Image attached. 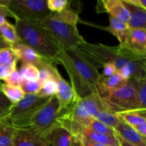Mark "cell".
<instances>
[{
  "label": "cell",
  "instance_id": "40",
  "mask_svg": "<svg viewBox=\"0 0 146 146\" xmlns=\"http://www.w3.org/2000/svg\"><path fill=\"white\" fill-rule=\"evenodd\" d=\"M12 46L13 45H11V44L7 42V41L0 35V49H2V48H11Z\"/></svg>",
  "mask_w": 146,
  "mask_h": 146
},
{
  "label": "cell",
  "instance_id": "36",
  "mask_svg": "<svg viewBox=\"0 0 146 146\" xmlns=\"http://www.w3.org/2000/svg\"><path fill=\"white\" fill-rule=\"evenodd\" d=\"M102 68L103 71L102 74H101L104 77H108L117 72V69L115 66L113 64H110V63L104 64Z\"/></svg>",
  "mask_w": 146,
  "mask_h": 146
},
{
  "label": "cell",
  "instance_id": "4",
  "mask_svg": "<svg viewBox=\"0 0 146 146\" xmlns=\"http://www.w3.org/2000/svg\"><path fill=\"white\" fill-rule=\"evenodd\" d=\"M14 27L20 42L50 62L58 64L57 59L61 48L51 33L39 21L16 18Z\"/></svg>",
  "mask_w": 146,
  "mask_h": 146
},
{
  "label": "cell",
  "instance_id": "18",
  "mask_svg": "<svg viewBox=\"0 0 146 146\" xmlns=\"http://www.w3.org/2000/svg\"><path fill=\"white\" fill-rule=\"evenodd\" d=\"M79 135H83L84 138L89 140V141H92V142L102 144V145H105L107 146L115 145L118 144V141H117L115 135H104V134H101L98 133L94 132V131L86 128H84L81 130ZM78 135H77V136H78Z\"/></svg>",
  "mask_w": 146,
  "mask_h": 146
},
{
  "label": "cell",
  "instance_id": "6",
  "mask_svg": "<svg viewBox=\"0 0 146 146\" xmlns=\"http://www.w3.org/2000/svg\"><path fill=\"white\" fill-rule=\"evenodd\" d=\"M50 97L45 98L35 94H27L10 108L8 118L17 128L29 127L31 118L48 101Z\"/></svg>",
  "mask_w": 146,
  "mask_h": 146
},
{
  "label": "cell",
  "instance_id": "44",
  "mask_svg": "<svg viewBox=\"0 0 146 146\" xmlns=\"http://www.w3.org/2000/svg\"><path fill=\"white\" fill-rule=\"evenodd\" d=\"M1 84L2 83H1V81H0V91H1Z\"/></svg>",
  "mask_w": 146,
  "mask_h": 146
},
{
  "label": "cell",
  "instance_id": "28",
  "mask_svg": "<svg viewBox=\"0 0 146 146\" xmlns=\"http://www.w3.org/2000/svg\"><path fill=\"white\" fill-rule=\"evenodd\" d=\"M56 81L53 78H51V79L47 80L41 84V88H40L39 91L36 93V94L41 97L48 98V97L55 95L56 92Z\"/></svg>",
  "mask_w": 146,
  "mask_h": 146
},
{
  "label": "cell",
  "instance_id": "19",
  "mask_svg": "<svg viewBox=\"0 0 146 146\" xmlns=\"http://www.w3.org/2000/svg\"><path fill=\"white\" fill-rule=\"evenodd\" d=\"M116 115L121 121L131 127L146 124V109L133 110Z\"/></svg>",
  "mask_w": 146,
  "mask_h": 146
},
{
  "label": "cell",
  "instance_id": "38",
  "mask_svg": "<svg viewBox=\"0 0 146 146\" xmlns=\"http://www.w3.org/2000/svg\"><path fill=\"white\" fill-rule=\"evenodd\" d=\"M139 135H141L143 138H146V124H142V125H135L132 127Z\"/></svg>",
  "mask_w": 146,
  "mask_h": 146
},
{
  "label": "cell",
  "instance_id": "31",
  "mask_svg": "<svg viewBox=\"0 0 146 146\" xmlns=\"http://www.w3.org/2000/svg\"><path fill=\"white\" fill-rule=\"evenodd\" d=\"M12 103L7 98L1 91H0V119L7 118Z\"/></svg>",
  "mask_w": 146,
  "mask_h": 146
},
{
  "label": "cell",
  "instance_id": "8",
  "mask_svg": "<svg viewBox=\"0 0 146 146\" xmlns=\"http://www.w3.org/2000/svg\"><path fill=\"white\" fill-rule=\"evenodd\" d=\"M47 0H9L7 7L16 18L41 21L51 11L46 5Z\"/></svg>",
  "mask_w": 146,
  "mask_h": 146
},
{
  "label": "cell",
  "instance_id": "29",
  "mask_svg": "<svg viewBox=\"0 0 146 146\" xmlns=\"http://www.w3.org/2000/svg\"><path fill=\"white\" fill-rule=\"evenodd\" d=\"M19 61L12 47L0 49V65L11 64Z\"/></svg>",
  "mask_w": 146,
  "mask_h": 146
},
{
  "label": "cell",
  "instance_id": "39",
  "mask_svg": "<svg viewBox=\"0 0 146 146\" xmlns=\"http://www.w3.org/2000/svg\"><path fill=\"white\" fill-rule=\"evenodd\" d=\"M121 1H123L125 4H131V5H134L136 6V7H142V8L145 9V7H143V6L141 4V1L139 0H121Z\"/></svg>",
  "mask_w": 146,
  "mask_h": 146
},
{
  "label": "cell",
  "instance_id": "16",
  "mask_svg": "<svg viewBox=\"0 0 146 146\" xmlns=\"http://www.w3.org/2000/svg\"><path fill=\"white\" fill-rule=\"evenodd\" d=\"M128 81L123 79L118 72L108 77H104L101 74L96 85V93L100 94L122 88Z\"/></svg>",
  "mask_w": 146,
  "mask_h": 146
},
{
  "label": "cell",
  "instance_id": "27",
  "mask_svg": "<svg viewBox=\"0 0 146 146\" xmlns=\"http://www.w3.org/2000/svg\"><path fill=\"white\" fill-rule=\"evenodd\" d=\"M86 128L91 130L94 132L98 133L101 134H104V135H115V131L113 129L105 124L102 123L101 122L98 121V120L92 118L89 120L88 123L86 124L85 127Z\"/></svg>",
  "mask_w": 146,
  "mask_h": 146
},
{
  "label": "cell",
  "instance_id": "42",
  "mask_svg": "<svg viewBox=\"0 0 146 146\" xmlns=\"http://www.w3.org/2000/svg\"><path fill=\"white\" fill-rule=\"evenodd\" d=\"M9 0H0V5H6L8 4Z\"/></svg>",
  "mask_w": 146,
  "mask_h": 146
},
{
  "label": "cell",
  "instance_id": "26",
  "mask_svg": "<svg viewBox=\"0 0 146 146\" xmlns=\"http://www.w3.org/2000/svg\"><path fill=\"white\" fill-rule=\"evenodd\" d=\"M128 28V26L127 23L123 22L112 16H109V25L106 27H101V29L111 33L116 38L124 30Z\"/></svg>",
  "mask_w": 146,
  "mask_h": 146
},
{
  "label": "cell",
  "instance_id": "32",
  "mask_svg": "<svg viewBox=\"0 0 146 146\" xmlns=\"http://www.w3.org/2000/svg\"><path fill=\"white\" fill-rule=\"evenodd\" d=\"M68 0H47V8L51 12H60L68 5Z\"/></svg>",
  "mask_w": 146,
  "mask_h": 146
},
{
  "label": "cell",
  "instance_id": "2",
  "mask_svg": "<svg viewBox=\"0 0 146 146\" xmlns=\"http://www.w3.org/2000/svg\"><path fill=\"white\" fill-rule=\"evenodd\" d=\"M78 48L98 68L104 64H113L117 71L129 66L135 73V78H146V56L139 55L120 46H111L102 44H91L84 41Z\"/></svg>",
  "mask_w": 146,
  "mask_h": 146
},
{
  "label": "cell",
  "instance_id": "30",
  "mask_svg": "<svg viewBox=\"0 0 146 146\" xmlns=\"http://www.w3.org/2000/svg\"><path fill=\"white\" fill-rule=\"evenodd\" d=\"M19 86L25 95L35 94L39 91L41 84L38 81H21Z\"/></svg>",
  "mask_w": 146,
  "mask_h": 146
},
{
  "label": "cell",
  "instance_id": "45",
  "mask_svg": "<svg viewBox=\"0 0 146 146\" xmlns=\"http://www.w3.org/2000/svg\"><path fill=\"white\" fill-rule=\"evenodd\" d=\"M111 146H120L119 144H118V145H111Z\"/></svg>",
  "mask_w": 146,
  "mask_h": 146
},
{
  "label": "cell",
  "instance_id": "9",
  "mask_svg": "<svg viewBox=\"0 0 146 146\" xmlns=\"http://www.w3.org/2000/svg\"><path fill=\"white\" fill-rule=\"evenodd\" d=\"M119 46L139 55L146 56V29L129 28L118 37Z\"/></svg>",
  "mask_w": 146,
  "mask_h": 146
},
{
  "label": "cell",
  "instance_id": "23",
  "mask_svg": "<svg viewBox=\"0 0 146 146\" xmlns=\"http://www.w3.org/2000/svg\"><path fill=\"white\" fill-rule=\"evenodd\" d=\"M0 35L11 45L20 42L15 27L8 21H6L0 26Z\"/></svg>",
  "mask_w": 146,
  "mask_h": 146
},
{
  "label": "cell",
  "instance_id": "35",
  "mask_svg": "<svg viewBox=\"0 0 146 146\" xmlns=\"http://www.w3.org/2000/svg\"><path fill=\"white\" fill-rule=\"evenodd\" d=\"M7 17H11V18L15 19L14 15L10 11L7 6L0 5V26L7 21L6 19Z\"/></svg>",
  "mask_w": 146,
  "mask_h": 146
},
{
  "label": "cell",
  "instance_id": "14",
  "mask_svg": "<svg viewBox=\"0 0 146 146\" xmlns=\"http://www.w3.org/2000/svg\"><path fill=\"white\" fill-rule=\"evenodd\" d=\"M50 146H81L76 136L64 127H57L47 138Z\"/></svg>",
  "mask_w": 146,
  "mask_h": 146
},
{
  "label": "cell",
  "instance_id": "17",
  "mask_svg": "<svg viewBox=\"0 0 146 146\" xmlns=\"http://www.w3.org/2000/svg\"><path fill=\"white\" fill-rule=\"evenodd\" d=\"M125 6L130 14L129 20L127 23L128 27L133 29H146L145 9L128 4H125Z\"/></svg>",
  "mask_w": 146,
  "mask_h": 146
},
{
  "label": "cell",
  "instance_id": "1",
  "mask_svg": "<svg viewBox=\"0 0 146 146\" xmlns=\"http://www.w3.org/2000/svg\"><path fill=\"white\" fill-rule=\"evenodd\" d=\"M57 60L67 71L70 84L78 98H85L96 92L101 74L98 67L78 47L61 49Z\"/></svg>",
  "mask_w": 146,
  "mask_h": 146
},
{
  "label": "cell",
  "instance_id": "20",
  "mask_svg": "<svg viewBox=\"0 0 146 146\" xmlns=\"http://www.w3.org/2000/svg\"><path fill=\"white\" fill-rule=\"evenodd\" d=\"M17 130L8 117L0 119V146H13V139Z\"/></svg>",
  "mask_w": 146,
  "mask_h": 146
},
{
  "label": "cell",
  "instance_id": "5",
  "mask_svg": "<svg viewBox=\"0 0 146 146\" xmlns=\"http://www.w3.org/2000/svg\"><path fill=\"white\" fill-rule=\"evenodd\" d=\"M103 107L114 114L140 109L131 80L122 88L98 94ZM143 110V109H142Z\"/></svg>",
  "mask_w": 146,
  "mask_h": 146
},
{
  "label": "cell",
  "instance_id": "21",
  "mask_svg": "<svg viewBox=\"0 0 146 146\" xmlns=\"http://www.w3.org/2000/svg\"><path fill=\"white\" fill-rule=\"evenodd\" d=\"M133 84L140 109H146V78L130 79Z\"/></svg>",
  "mask_w": 146,
  "mask_h": 146
},
{
  "label": "cell",
  "instance_id": "13",
  "mask_svg": "<svg viewBox=\"0 0 146 146\" xmlns=\"http://www.w3.org/2000/svg\"><path fill=\"white\" fill-rule=\"evenodd\" d=\"M13 146H50L46 138L30 127L17 128L13 139Z\"/></svg>",
  "mask_w": 146,
  "mask_h": 146
},
{
  "label": "cell",
  "instance_id": "7",
  "mask_svg": "<svg viewBox=\"0 0 146 146\" xmlns=\"http://www.w3.org/2000/svg\"><path fill=\"white\" fill-rule=\"evenodd\" d=\"M58 116V102L54 95L31 118L29 127L47 139L51 131L60 126Z\"/></svg>",
  "mask_w": 146,
  "mask_h": 146
},
{
  "label": "cell",
  "instance_id": "41",
  "mask_svg": "<svg viewBox=\"0 0 146 146\" xmlns=\"http://www.w3.org/2000/svg\"><path fill=\"white\" fill-rule=\"evenodd\" d=\"M115 137H116V139H117V141H118V144H119L120 146H135V145H133V144L130 143L126 142L125 141H124V140L122 139L121 137L118 136L116 133H115Z\"/></svg>",
  "mask_w": 146,
  "mask_h": 146
},
{
  "label": "cell",
  "instance_id": "34",
  "mask_svg": "<svg viewBox=\"0 0 146 146\" xmlns=\"http://www.w3.org/2000/svg\"><path fill=\"white\" fill-rule=\"evenodd\" d=\"M4 84L8 85L13 86H19L21 79H20L19 74L18 70L15 69L8 76L7 78L4 80Z\"/></svg>",
  "mask_w": 146,
  "mask_h": 146
},
{
  "label": "cell",
  "instance_id": "25",
  "mask_svg": "<svg viewBox=\"0 0 146 146\" xmlns=\"http://www.w3.org/2000/svg\"><path fill=\"white\" fill-rule=\"evenodd\" d=\"M20 79L21 81H38L39 69L36 66L31 64H22L20 68Z\"/></svg>",
  "mask_w": 146,
  "mask_h": 146
},
{
  "label": "cell",
  "instance_id": "11",
  "mask_svg": "<svg viewBox=\"0 0 146 146\" xmlns=\"http://www.w3.org/2000/svg\"><path fill=\"white\" fill-rule=\"evenodd\" d=\"M12 48L18 59L21 60L22 64H31L36 66L38 69L51 65H55L41 57L32 48L21 42L14 44Z\"/></svg>",
  "mask_w": 146,
  "mask_h": 146
},
{
  "label": "cell",
  "instance_id": "3",
  "mask_svg": "<svg viewBox=\"0 0 146 146\" xmlns=\"http://www.w3.org/2000/svg\"><path fill=\"white\" fill-rule=\"evenodd\" d=\"M79 12L78 7L71 0L63 11L51 12L39 21L54 36L61 49L76 48L85 41L77 27L80 21Z\"/></svg>",
  "mask_w": 146,
  "mask_h": 146
},
{
  "label": "cell",
  "instance_id": "10",
  "mask_svg": "<svg viewBox=\"0 0 146 146\" xmlns=\"http://www.w3.org/2000/svg\"><path fill=\"white\" fill-rule=\"evenodd\" d=\"M54 79L56 82L55 96L58 102V115H61L71 108L78 97L71 84L61 76L56 67L54 70Z\"/></svg>",
  "mask_w": 146,
  "mask_h": 146
},
{
  "label": "cell",
  "instance_id": "22",
  "mask_svg": "<svg viewBox=\"0 0 146 146\" xmlns=\"http://www.w3.org/2000/svg\"><path fill=\"white\" fill-rule=\"evenodd\" d=\"M93 118L98 120V121L108 125V127L113 128V129L115 128V125L121 121V119L118 118L116 114L112 113L109 112V111L106 109L97 111L94 113Z\"/></svg>",
  "mask_w": 146,
  "mask_h": 146
},
{
  "label": "cell",
  "instance_id": "33",
  "mask_svg": "<svg viewBox=\"0 0 146 146\" xmlns=\"http://www.w3.org/2000/svg\"><path fill=\"white\" fill-rule=\"evenodd\" d=\"M17 62H14L6 65H0V81H4L14 70L17 69Z\"/></svg>",
  "mask_w": 146,
  "mask_h": 146
},
{
  "label": "cell",
  "instance_id": "37",
  "mask_svg": "<svg viewBox=\"0 0 146 146\" xmlns=\"http://www.w3.org/2000/svg\"><path fill=\"white\" fill-rule=\"evenodd\" d=\"M76 138H78V141H79L81 146H107L105 145H102V144L92 142V141H89V140L84 138V137L81 135H78V136H76Z\"/></svg>",
  "mask_w": 146,
  "mask_h": 146
},
{
  "label": "cell",
  "instance_id": "43",
  "mask_svg": "<svg viewBox=\"0 0 146 146\" xmlns=\"http://www.w3.org/2000/svg\"><path fill=\"white\" fill-rule=\"evenodd\" d=\"M140 1H141V4H142L143 6V7H145L146 8V0H139Z\"/></svg>",
  "mask_w": 146,
  "mask_h": 146
},
{
  "label": "cell",
  "instance_id": "15",
  "mask_svg": "<svg viewBox=\"0 0 146 146\" xmlns=\"http://www.w3.org/2000/svg\"><path fill=\"white\" fill-rule=\"evenodd\" d=\"M115 133L126 142L135 146H146V138H143L129 125L121 121L113 128Z\"/></svg>",
  "mask_w": 146,
  "mask_h": 146
},
{
  "label": "cell",
  "instance_id": "24",
  "mask_svg": "<svg viewBox=\"0 0 146 146\" xmlns=\"http://www.w3.org/2000/svg\"><path fill=\"white\" fill-rule=\"evenodd\" d=\"M1 92L13 104L19 101L25 95L20 86H13L6 84H1Z\"/></svg>",
  "mask_w": 146,
  "mask_h": 146
},
{
  "label": "cell",
  "instance_id": "12",
  "mask_svg": "<svg viewBox=\"0 0 146 146\" xmlns=\"http://www.w3.org/2000/svg\"><path fill=\"white\" fill-rule=\"evenodd\" d=\"M96 10L97 13H106L125 23L130 18L129 11L121 0H97Z\"/></svg>",
  "mask_w": 146,
  "mask_h": 146
}]
</instances>
